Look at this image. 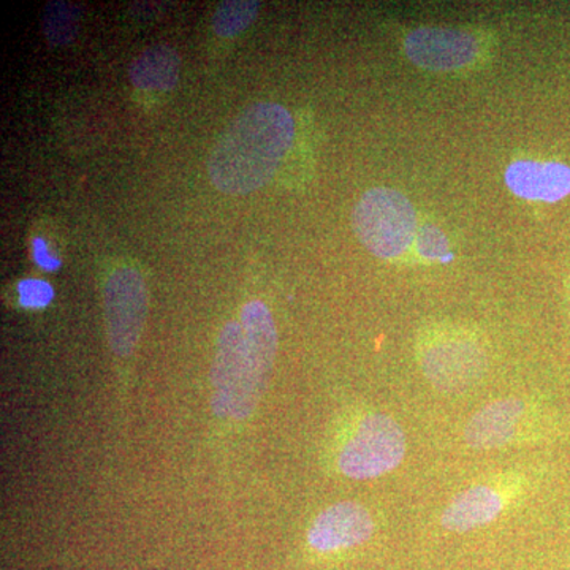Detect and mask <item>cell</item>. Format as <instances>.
<instances>
[{"instance_id":"1","label":"cell","mask_w":570,"mask_h":570,"mask_svg":"<svg viewBox=\"0 0 570 570\" xmlns=\"http://www.w3.org/2000/svg\"><path fill=\"white\" fill-rule=\"evenodd\" d=\"M277 352L275 318L265 303H246L239 321L220 330L214 355L212 407L217 417L246 420L264 396Z\"/></svg>"},{"instance_id":"2","label":"cell","mask_w":570,"mask_h":570,"mask_svg":"<svg viewBox=\"0 0 570 570\" xmlns=\"http://www.w3.org/2000/svg\"><path fill=\"white\" fill-rule=\"evenodd\" d=\"M295 140L284 105H249L228 124L208 157V178L219 193L247 195L272 181Z\"/></svg>"},{"instance_id":"3","label":"cell","mask_w":570,"mask_h":570,"mask_svg":"<svg viewBox=\"0 0 570 570\" xmlns=\"http://www.w3.org/2000/svg\"><path fill=\"white\" fill-rule=\"evenodd\" d=\"M419 365L428 381L448 395L468 392L479 384L489 366L478 333L459 325H436L419 340Z\"/></svg>"},{"instance_id":"4","label":"cell","mask_w":570,"mask_h":570,"mask_svg":"<svg viewBox=\"0 0 570 570\" xmlns=\"http://www.w3.org/2000/svg\"><path fill=\"white\" fill-rule=\"evenodd\" d=\"M356 238L382 261H395L414 245L417 213L406 195L389 187H373L352 212Z\"/></svg>"},{"instance_id":"5","label":"cell","mask_w":570,"mask_h":570,"mask_svg":"<svg viewBox=\"0 0 570 570\" xmlns=\"http://www.w3.org/2000/svg\"><path fill=\"white\" fill-rule=\"evenodd\" d=\"M406 456V434L384 412H366L337 452L341 474L354 480L382 478Z\"/></svg>"},{"instance_id":"6","label":"cell","mask_w":570,"mask_h":570,"mask_svg":"<svg viewBox=\"0 0 570 570\" xmlns=\"http://www.w3.org/2000/svg\"><path fill=\"white\" fill-rule=\"evenodd\" d=\"M551 426L546 409L521 397H504L487 404L469 420L464 439L469 448L497 450L543 436Z\"/></svg>"},{"instance_id":"7","label":"cell","mask_w":570,"mask_h":570,"mask_svg":"<svg viewBox=\"0 0 570 570\" xmlns=\"http://www.w3.org/2000/svg\"><path fill=\"white\" fill-rule=\"evenodd\" d=\"M108 343L118 356H130L140 343L148 318V288L134 266L112 272L104 287Z\"/></svg>"},{"instance_id":"8","label":"cell","mask_w":570,"mask_h":570,"mask_svg":"<svg viewBox=\"0 0 570 570\" xmlns=\"http://www.w3.org/2000/svg\"><path fill=\"white\" fill-rule=\"evenodd\" d=\"M404 51L415 66L452 71L472 66L482 52L474 33L445 28H419L407 33Z\"/></svg>"},{"instance_id":"9","label":"cell","mask_w":570,"mask_h":570,"mask_svg":"<svg viewBox=\"0 0 570 570\" xmlns=\"http://www.w3.org/2000/svg\"><path fill=\"white\" fill-rule=\"evenodd\" d=\"M520 489V482L515 479L469 487L453 498L442 512V528L452 532H469L493 523L512 504Z\"/></svg>"},{"instance_id":"10","label":"cell","mask_w":570,"mask_h":570,"mask_svg":"<svg viewBox=\"0 0 570 570\" xmlns=\"http://www.w3.org/2000/svg\"><path fill=\"white\" fill-rule=\"evenodd\" d=\"M373 517L354 501L336 502L316 517L307 531V542L321 553L354 549L374 534Z\"/></svg>"},{"instance_id":"11","label":"cell","mask_w":570,"mask_h":570,"mask_svg":"<svg viewBox=\"0 0 570 570\" xmlns=\"http://www.w3.org/2000/svg\"><path fill=\"white\" fill-rule=\"evenodd\" d=\"M504 179L510 193L523 200L554 204L570 195V167L561 163L515 160Z\"/></svg>"},{"instance_id":"12","label":"cell","mask_w":570,"mask_h":570,"mask_svg":"<svg viewBox=\"0 0 570 570\" xmlns=\"http://www.w3.org/2000/svg\"><path fill=\"white\" fill-rule=\"evenodd\" d=\"M181 59L168 45H154L138 56L129 70L130 82L140 91L167 92L179 80Z\"/></svg>"},{"instance_id":"13","label":"cell","mask_w":570,"mask_h":570,"mask_svg":"<svg viewBox=\"0 0 570 570\" xmlns=\"http://www.w3.org/2000/svg\"><path fill=\"white\" fill-rule=\"evenodd\" d=\"M80 24V9L63 0H50L43 9L45 39L55 47H63L75 39Z\"/></svg>"},{"instance_id":"14","label":"cell","mask_w":570,"mask_h":570,"mask_svg":"<svg viewBox=\"0 0 570 570\" xmlns=\"http://www.w3.org/2000/svg\"><path fill=\"white\" fill-rule=\"evenodd\" d=\"M261 3L255 0H227L213 14V29L219 37H235L257 18Z\"/></svg>"},{"instance_id":"15","label":"cell","mask_w":570,"mask_h":570,"mask_svg":"<svg viewBox=\"0 0 570 570\" xmlns=\"http://www.w3.org/2000/svg\"><path fill=\"white\" fill-rule=\"evenodd\" d=\"M415 250L423 261L442 262L450 254L449 239L436 225H422L414 242Z\"/></svg>"},{"instance_id":"16","label":"cell","mask_w":570,"mask_h":570,"mask_svg":"<svg viewBox=\"0 0 570 570\" xmlns=\"http://www.w3.org/2000/svg\"><path fill=\"white\" fill-rule=\"evenodd\" d=\"M18 294H20V303L24 307L40 309L50 305L55 291L50 284L41 279H24L18 284Z\"/></svg>"},{"instance_id":"17","label":"cell","mask_w":570,"mask_h":570,"mask_svg":"<svg viewBox=\"0 0 570 570\" xmlns=\"http://www.w3.org/2000/svg\"><path fill=\"white\" fill-rule=\"evenodd\" d=\"M32 253L33 261L36 264L43 268L45 272H56L61 266V261H59L56 255L51 254L50 247H48L47 242L40 236H36L32 239Z\"/></svg>"}]
</instances>
